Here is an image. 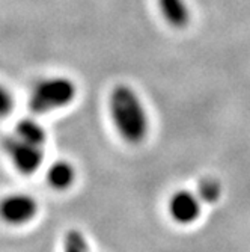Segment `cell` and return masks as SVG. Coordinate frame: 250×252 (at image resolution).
Wrapping results in <instances>:
<instances>
[{
	"mask_svg": "<svg viewBox=\"0 0 250 252\" xmlns=\"http://www.w3.org/2000/svg\"><path fill=\"white\" fill-rule=\"evenodd\" d=\"M12 107H14L12 94L3 85H0V118L8 117L9 113L12 112Z\"/></svg>",
	"mask_w": 250,
	"mask_h": 252,
	"instance_id": "obj_11",
	"label": "cell"
},
{
	"mask_svg": "<svg viewBox=\"0 0 250 252\" xmlns=\"http://www.w3.org/2000/svg\"><path fill=\"white\" fill-rule=\"evenodd\" d=\"M169 215L181 225L193 223L200 215V202L197 195L189 190H178L169 199Z\"/></svg>",
	"mask_w": 250,
	"mask_h": 252,
	"instance_id": "obj_5",
	"label": "cell"
},
{
	"mask_svg": "<svg viewBox=\"0 0 250 252\" xmlns=\"http://www.w3.org/2000/svg\"><path fill=\"white\" fill-rule=\"evenodd\" d=\"M76 85L65 77L41 80L32 91L29 107L35 113H49L70 104L76 97Z\"/></svg>",
	"mask_w": 250,
	"mask_h": 252,
	"instance_id": "obj_2",
	"label": "cell"
},
{
	"mask_svg": "<svg viewBox=\"0 0 250 252\" xmlns=\"http://www.w3.org/2000/svg\"><path fill=\"white\" fill-rule=\"evenodd\" d=\"M222 188L214 178H203L197 185V198L205 202H216L220 198Z\"/></svg>",
	"mask_w": 250,
	"mask_h": 252,
	"instance_id": "obj_9",
	"label": "cell"
},
{
	"mask_svg": "<svg viewBox=\"0 0 250 252\" xmlns=\"http://www.w3.org/2000/svg\"><path fill=\"white\" fill-rule=\"evenodd\" d=\"M158 8L166 21L173 28H186L190 14L184 0H158Z\"/></svg>",
	"mask_w": 250,
	"mask_h": 252,
	"instance_id": "obj_7",
	"label": "cell"
},
{
	"mask_svg": "<svg viewBox=\"0 0 250 252\" xmlns=\"http://www.w3.org/2000/svg\"><path fill=\"white\" fill-rule=\"evenodd\" d=\"M38 213L36 201L26 193H12L0 201V219L9 225H25Z\"/></svg>",
	"mask_w": 250,
	"mask_h": 252,
	"instance_id": "obj_4",
	"label": "cell"
},
{
	"mask_svg": "<svg viewBox=\"0 0 250 252\" xmlns=\"http://www.w3.org/2000/svg\"><path fill=\"white\" fill-rule=\"evenodd\" d=\"M63 252H89L84 236L77 230H70L63 239Z\"/></svg>",
	"mask_w": 250,
	"mask_h": 252,
	"instance_id": "obj_10",
	"label": "cell"
},
{
	"mask_svg": "<svg viewBox=\"0 0 250 252\" xmlns=\"http://www.w3.org/2000/svg\"><path fill=\"white\" fill-rule=\"evenodd\" d=\"M3 148L9 156L15 169L23 175L35 174L42 165L44 160L42 147L25 142L18 139L17 136H12V137H6L3 141Z\"/></svg>",
	"mask_w": 250,
	"mask_h": 252,
	"instance_id": "obj_3",
	"label": "cell"
},
{
	"mask_svg": "<svg viewBox=\"0 0 250 252\" xmlns=\"http://www.w3.org/2000/svg\"><path fill=\"white\" fill-rule=\"evenodd\" d=\"M15 136L21 141L38 145V147H42L45 141H47V133H45V130L36 121L30 118H25L18 121V124L15 126Z\"/></svg>",
	"mask_w": 250,
	"mask_h": 252,
	"instance_id": "obj_8",
	"label": "cell"
},
{
	"mask_svg": "<svg viewBox=\"0 0 250 252\" xmlns=\"http://www.w3.org/2000/svg\"><path fill=\"white\" fill-rule=\"evenodd\" d=\"M110 115L119 136L128 144H140L148 134V115L139 95L127 85L113 88L110 100Z\"/></svg>",
	"mask_w": 250,
	"mask_h": 252,
	"instance_id": "obj_1",
	"label": "cell"
},
{
	"mask_svg": "<svg viewBox=\"0 0 250 252\" xmlns=\"http://www.w3.org/2000/svg\"><path fill=\"white\" fill-rule=\"evenodd\" d=\"M76 180V169L70 162L59 160L55 162L47 171V181L55 190H66L73 186Z\"/></svg>",
	"mask_w": 250,
	"mask_h": 252,
	"instance_id": "obj_6",
	"label": "cell"
}]
</instances>
